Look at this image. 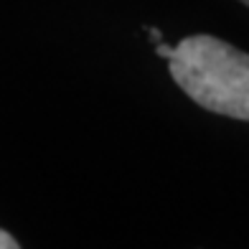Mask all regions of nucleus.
I'll use <instances>...</instances> for the list:
<instances>
[{
  "label": "nucleus",
  "mask_w": 249,
  "mask_h": 249,
  "mask_svg": "<svg viewBox=\"0 0 249 249\" xmlns=\"http://www.w3.org/2000/svg\"><path fill=\"white\" fill-rule=\"evenodd\" d=\"M155 51H158V56H163V59H171L173 56V46H168V43H155Z\"/></svg>",
  "instance_id": "obj_3"
},
{
  "label": "nucleus",
  "mask_w": 249,
  "mask_h": 249,
  "mask_svg": "<svg viewBox=\"0 0 249 249\" xmlns=\"http://www.w3.org/2000/svg\"><path fill=\"white\" fill-rule=\"evenodd\" d=\"M0 249H18V242L3 229H0Z\"/></svg>",
  "instance_id": "obj_2"
},
{
  "label": "nucleus",
  "mask_w": 249,
  "mask_h": 249,
  "mask_svg": "<svg viewBox=\"0 0 249 249\" xmlns=\"http://www.w3.org/2000/svg\"><path fill=\"white\" fill-rule=\"evenodd\" d=\"M171 76L209 112L249 120V53L206 33L188 36L173 46Z\"/></svg>",
  "instance_id": "obj_1"
},
{
  "label": "nucleus",
  "mask_w": 249,
  "mask_h": 249,
  "mask_svg": "<svg viewBox=\"0 0 249 249\" xmlns=\"http://www.w3.org/2000/svg\"><path fill=\"white\" fill-rule=\"evenodd\" d=\"M160 36H163V33L158 31V28H150V38H153V43H160Z\"/></svg>",
  "instance_id": "obj_4"
},
{
  "label": "nucleus",
  "mask_w": 249,
  "mask_h": 249,
  "mask_svg": "<svg viewBox=\"0 0 249 249\" xmlns=\"http://www.w3.org/2000/svg\"><path fill=\"white\" fill-rule=\"evenodd\" d=\"M242 3H244V5H249V0H242Z\"/></svg>",
  "instance_id": "obj_5"
}]
</instances>
